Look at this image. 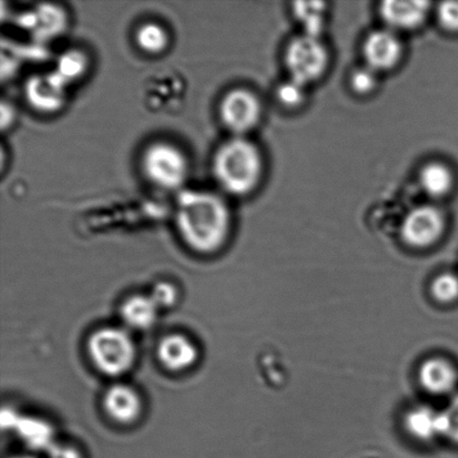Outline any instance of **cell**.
<instances>
[{
	"instance_id": "obj_28",
	"label": "cell",
	"mask_w": 458,
	"mask_h": 458,
	"mask_svg": "<svg viewBox=\"0 0 458 458\" xmlns=\"http://www.w3.org/2000/svg\"><path fill=\"white\" fill-rule=\"evenodd\" d=\"M11 458H31V457H30V456H13Z\"/></svg>"
},
{
	"instance_id": "obj_21",
	"label": "cell",
	"mask_w": 458,
	"mask_h": 458,
	"mask_svg": "<svg viewBox=\"0 0 458 458\" xmlns=\"http://www.w3.org/2000/svg\"><path fill=\"white\" fill-rule=\"evenodd\" d=\"M87 58L79 51H71L62 56L58 63V70L56 73L64 79L66 82L71 80L79 78L87 69Z\"/></svg>"
},
{
	"instance_id": "obj_26",
	"label": "cell",
	"mask_w": 458,
	"mask_h": 458,
	"mask_svg": "<svg viewBox=\"0 0 458 458\" xmlns=\"http://www.w3.org/2000/svg\"><path fill=\"white\" fill-rule=\"evenodd\" d=\"M352 85L358 92L366 93L371 91L376 85V71L370 69V67H365V69L354 72Z\"/></svg>"
},
{
	"instance_id": "obj_27",
	"label": "cell",
	"mask_w": 458,
	"mask_h": 458,
	"mask_svg": "<svg viewBox=\"0 0 458 458\" xmlns=\"http://www.w3.org/2000/svg\"><path fill=\"white\" fill-rule=\"evenodd\" d=\"M47 453L48 458H83L78 448L69 444L54 443Z\"/></svg>"
},
{
	"instance_id": "obj_19",
	"label": "cell",
	"mask_w": 458,
	"mask_h": 458,
	"mask_svg": "<svg viewBox=\"0 0 458 458\" xmlns=\"http://www.w3.org/2000/svg\"><path fill=\"white\" fill-rule=\"evenodd\" d=\"M325 4L320 2H298L294 4V15L304 29V35L318 38L325 20Z\"/></svg>"
},
{
	"instance_id": "obj_14",
	"label": "cell",
	"mask_w": 458,
	"mask_h": 458,
	"mask_svg": "<svg viewBox=\"0 0 458 458\" xmlns=\"http://www.w3.org/2000/svg\"><path fill=\"white\" fill-rule=\"evenodd\" d=\"M405 428L417 441L432 442L444 435L442 411L428 406L412 408L406 415Z\"/></svg>"
},
{
	"instance_id": "obj_16",
	"label": "cell",
	"mask_w": 458,
	"mask_h": 458,
	"mask_svg": "<svg viewBox=\"0 0 458 458\" xmlns=\"http://www.w3.org/2000/svg\"><path fill=\"white\" fill-rule=\"evenodd\" d=\"M17 432L27 445L36 450H49L54 444L53 428L44 420L35 417H18Z\"/></svg>"
},
{
	"instance_id": "obj_20",
	"label": "cell",
	"mask_w": 458,
	"mask_h": 458,
	"mask_svg": "<svg viewBox=\"0 0 458 458\" xmlns=\"http://www.w3.org/2000/svg\"><path fill=\"white\" fill-rule=\"evenodd\" d=\"M430 291L438 302H454L458 299V276L452 273L441 274L433 281Z\"/></svg>"
},
{
	"instance_id": "obj_5",
	"label": "cell",
	"mask_w": 458,
	"mask_h": 458,
	"mask_svg": "<svg viewBox=\"0 0 458 458\" xmlns=\"http://www.w3.org/2000/svg\"><path fill=\"white\" fill-rule=\"evenodd\" d=\"M285 62L291 80L305 87L320 78L327 64V54L320 39L302 35L290 43Z\"/></svg>"
},
{
	"instance_id": "obj_15",
	"label": "cell",
	"mask_w": 458,
	"mask_h": 458,
	"mask_svg": "<svg viewBox=\"0 0 458 458\" xmlns=\"http://www.w3.org/2000/svg\"><path fill=\"white\" fill-rule=\"evenodd\" d=\"M160 309L150 295H133L124 301L120 314L125 326L133 330L145 331L154 327Z\"/></svg>"
},
{
	"instance_id": "obj_11",
	"label": "cell",
	"mask_w": 458,
	"mask_h": 458,
	"mask_svg": "<svg viewBox=\"0 0 458 458\" xmlns=\"http://www.w3.org/2000/svg\"><path fill=\"white\" fill-rule=\"evenodd\" d=\"M368 67L374 71L392 69L402 55V45L390 30H377L368 36L363 47Z\"/></svg>"
},
{
	"instance_id": "obj_12",
	"label": "cell",
	"mask_w": 458,
	"mask_h": 458,
	"mask_svg": "<svg viewBox=\"0 0 458 458\" xmlns=\"http://www.w3.org/2000/svg\"><path fill=\"white\" fill-rule=\"evenodd\" d=\"M428 2H397L388 0L381 4L380 13L383 20L394 30H412L420 26L428 17Z\"/></svg>"
},
{
	"instance_id": "obj_8",
	"label": "cell",
	"mask_w": 458,
	"mask_h": 458,
	"mask_svg": "<svg viewBox=\"0 0 458 458\" xmlns=\"http://www.w3.org/2000/svg\"><path fill=\"white\" fill-rule=\"evenodd\" d=\"M66 81L57 73L33 76L26 85V98L35 110L53 114L64 106Z\"/></svg>"
},
{
	"instance_id": "obj_3",
	"label": "cell",
	"mask_w": 458,
	"mask_h": 458,
	"mask_svg": "<svg viewBox=\"0 0 458 458\" xmlns=\"http://www.w3.org/2000/svg\"><path fill=\"white\" fill-rule=\"evenodd\" d=\"M89 359L101 374L120 377L136 362V344L123 327H106L93 332L88 343Z\"/></svg>"
},
{
	"instance_id": "obj_9",
	"label": "cell",
	"mask_w": 458,
	"mask_h": 458,
	"mask_svg": "<svg viewBox=\"0 0 458 458\" xmlns=\"http://www.w3.org/2000/svg\"><path fill=\"white\" fill-rule=\"evenodd\" d=\"M157 354L165 369L182 372L196 365L199 358V350L194 341L187 335L172 334L160 340Z\"/></svg>"
},
{
	"instance_id": "obj_6",
	"label": "cell",
	"mask_w": 458,
	"mask_h": 458,
	"mask_svg": "<svg viewBox=\"0 0 458 458\" xmlns=\"http://www.w3.org/2000/svg\"><path fill=\"white\" fill-rule=\"evenodd\" d=\"M219 116L229 131L235 137H242L259 123L260 105L258 98L244 89H233L223 98Z\"/></svg>"
},
{
	"instance_id": "obj_17",
	"label": "cell",
	"mask_w": 458,
	"mask_h": 458,
	"mask_svg": "<svg viewBox=\"0 0 458 458\" xmlns=\"http://www.w3.org/2000/svg\"><path fill=\"white\" fill-rule=\"evenodd\" d=\"M137 47L149 55H159L169 47V34L158 22L148 21L136 30Z\"/></svg>"
},
{
	"instance_id": "obj_4",
	"label": "cell",
	"mask_w": 458,
	"mask_h": 458,
	"mask_svg": "<svg viewBox=\"0 0 458 458\" xmlns=\"http://www.w3.org/2000/svg\"><path fill=\"white\" fill-rule=\"evenodd\" d=\"M142 172L152 185L163 191H178L185 185L190 163L183 151L169 142H155L143 152Z\"/></svg>"
},
{
	"instance_id": "obj_13",
	"label": "cell",
	"mask_w": 458,
	"mask_h": 458,
	"mask_svg": "<svg viewBox=\"0 0 458 458\" xmlns=\"http://www.w3.org/2000/svg\"><path fill=\"white\" fill-rule=\"evenodd\" d=\"M457 380L454 366L443 358L428 359L423 362L420 369V385L429 394L437 396L454 392Z\"/></svg>"
},
{
	"instance_id": "obj_10",
	"label": "cell",
	"mask_w": 458,
	"mask_h": 458,
	"mask_svg": "<svg viewBox=\"0 0 458 458\" xmlns=\"http://www.w3.org/2000/svg\"><path fill=\"white\" fill-rule=\"evenodd\" d=\"M103 407L116 423L131 424L142 414V399L131 386L115 384L103 396Z\"/></svg>"
},
{
	"instance_id": "obj_25",
	"label": "cell",
	"mask_w": 458,
	"mask_h": 458,
	"mask_svg": "<svg viewBox=\"0 0 458 458\" xmlns=\"http://www.w3.org/2000/svg\"><path fill=\"white\" fill-rule=\"evenodd\" d=\"M438 18L446 30L458 31V2L443 3L438 9Z\"/></svg>"
},
{
	"instance_id": "obj_24",
	"label": "cell",
	"mask_w": 458,
	"mask_h": 458,
	"mask_svg": "<svg viewBox=\"0 0 458 458\" xmlns=\"http://www.w3.org/2000/svg\"><path fill=\"white\" fill-rule=\"evenodd\" d=\"M304 85L295 82L293 80L287 81L278 89V98L285 106H294L300 105L304 98Z\"/></svg>"
},
{
	"instance_id": "obj_22",
	"label": "cell",
	"mask_w": 458,
	"mask_h": 458,
	"mask_svg": "<svg viewBox=\"0 0 458 458\" xmlns=\"http://www.w3.org/2000/svg\"><path fill=\"white\" fill-rule=\"evenodd\" d=\"M160 310L173 308L178 302L179 292L170 282H158L149 294Z\"/></svg>"
},
{
	"instance_id": "obj_23",
	"label": "cell",
	"mask_w": 458,
	"mask_h": 458,
	"mask_svg": "<svg viewBox=\"0 0 458 458\" xmlns=\"http://www.w3.org/2000/svg\"><path fill=\"white\" fill-rule=\"evenodd\" d=\"M444 437L458 444V393L452 397L445 410L442 411Z\"/></svg>"
},
{
	"instance_id": "obj_7",
	"label": "cell",
	"mask_w": 458,
	"mask_h": 458,
	"mask_svg": "<svg viewBox=\"0 0 458 458\" xmlns=\"http://www.w3.org/2000/svg\"><path fill=\"white\" fill-rule=\"evenodd\" d=\"M444 217L441 212L430 206L412 209L403 219L402 236L408 245L423 249L434 244L444 231Z\"/></svg>"
},
{
	"instance_id": "obj_2",
	"label": "cell",
	"mask_w": 458,
	"mask_h": 458,
	"mask_svg": "<svg viewBox=\"0 0 458 458\" xmlns=\"http://www.w3.org/2000/svg\"><path fill=\"white\" fill-rule=\"evenodd\" d=\"M213 173L218 185L228 194H249L262 174V158L258 148L242 137L229 139L214 156Z\"/></svg>"
},
{
	"instance_id": "obj_18",
	"label": "cell",
	"mask_w": 458,
	"mask_h": 458,
	"mask_svg": "<svg viewBox=\"0 0 458 458\" xmlns=\"http://www.w3.org/2000/svg\"><path fill=\"white\" fill-rule=\"evenodd\" d=\"M420 182L426 194L432 197H443L451 191L453 174L446 165L430 164L421 170Z\"/></svg>"
},
{
	"instance_id": "obj_1",
	"label": "cell",
	"mask_w": 458,
	"mask_h": 458,
	"mask_svg": "<svg viewBox=\"0 0 458 458\" xmlns=\"http://www.w3.org/2000/svg\"><path fill=\"white\" fill-rule=\"evenodd\" d=\"M174 221L182 240L200 254L215 253L225 244L231 231V210L222 196L209 191L179 192Z\"/></svg>"
}]
</instances>
